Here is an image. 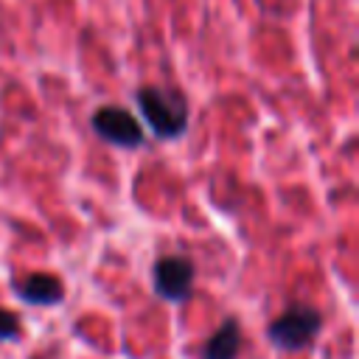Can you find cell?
Returning a JSON list of instances; mask_svg holds the SVG:
<instances>
[{"label":"cell","mask_w":359,"mask_h":359,"mask_svg":"<svg viewBox=\"0 0 359 359\" xmlns=\"http://www.w3.org/2000/svg\"><path fill=\"white\" fill-rule=\"evenodd\" d=\"M135 104L149 123L151 135L160 140H177L188 129V98L180 90H163L143 84L135 93Z\"/></svg>","instance_id":"obj_1"},{"label":"cell","mask_w":359,"mask_h":359,"mask_svg":"<svg viewBox=\"0 0 359 359\" xmlns=\"http://www.w3.org/2000/svg\"><path fill=\"white\" fill-rule=\"evenodd\" d=\"M320 325H323V314L314 306L294 303L269 323L266 337L280 351H303L314 342V337L320 334Z\"/></svg>","instance_id":"obj_2"},{"label":"cell","mask_w":359,"mask_h":359,"mask_svg":"<svg viewBox=\"0 0 359 359\" xmlns=\"http://www.w3.org/2000/svg\"><path fill=\"white\" fill-rule=\"evenodd\" d=\"M90 126L95 129V135L118 149H137L143 146V126L137 123V118L118 104H104L93 112Z\"/></svg>","instance_id":"obj_3"},{"label":"cell","mask_w":359,"mask_h":359,"mask_svg":"<svg viewBox=\"0 0 359 359\" xmlns=\"http://www.w3.org/2000/svg\"><path fill=\"white\" fill-rule=\"evenodd\" d=\"M194 261L185 255H163L151 266V283L154 292L168 303H182L191 297L194 289Z\"/></svg>","instance_id":"obj_4"},{"label":"cell","mask_w":359,"mask_h":359,"mask_svg":"<svg viewBox=\"0 0 359 359\" xmlns=\"http://www.w3.org/2000/svg\"><path fill=\"white\" fill-rule=\"evenodd\" d=\"M14 289H17V297L31 306H56L65 297L62 280L48 272H31L25 280L14 283Z\"/></svg>","instance_id":"obj_5"},{"label":"cell","mask_w":359,"mask_h":359,"mask_svg":"<svg viewBox=\"0 0 359 359\" xmlns=\"http://www.w3.org/2000/svg\"><path fill=\"white\" fill-rule=\"evenodd\" d=\"M241 351V328L236 317H227L219 331L205 342L202 359H236Z\"/></svg>","instance_id":"obj_6"},{"label":"cell","mask_w":359,"mask_h":359,"mask_svg":"<svg viewBox=\"0 0 359 359\" xmlns=\"http://www.w3.org/2000/svg\"><path fill=\"white\" fill-rule=\"evenodd\" d=\"M20 337V320L14 311L0 309V339H17Z\"/></svg>","instance_id":"obj_7"}]
</instances>
